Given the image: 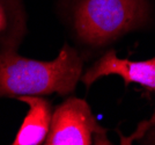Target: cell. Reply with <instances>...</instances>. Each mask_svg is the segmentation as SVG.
<instances>
[{
    "instance_id": "1",
    "label": "cell",
    "mask_w": 155,
    "mask_h": 145,
    "mask_svg": "<svg viewBox=\"0 0 155 145\" xmlns=\"http://www.w3.org/2000/svg\"><path fill=\"white\" fill-rule=\"evenodd\" d=\"M82 59L68 44H64L51 62L26 58L15 50L0 49V98L22 95L71 94L82 74Z\"/></svg>"
},
{
    "instance_id": "2",
    "label": "cell",
    "mask_w": 155,
    "mask_h": 145,
    "mask_svg": "<svg viewBox=\"0 0 155 145\" xmlns=\"http://www.w3.org/2000/svg\"><path fill=\"white\" fill-rule=\"evenodd\" d=\"M147 18L146 0H77L73 13L78 37L94 46L141 27Z\"/></svg>"
},
{
    "instance_id": "3",
    "label": "cell",
    "mask_w": 155,
    "mask_h": 145,
    "mask_svg": "<svg viewBox=\"0 0 155 145\" xmlns=\"http://www.w3.org/2000/svg\"><path fill=\"white\" fill-rule=\"evenodd\" d=\"M46 145L110 144L107 130L97 123L89 105L82 99L68 98L52 113Z\"/></svg>"
},
{
    "instance_id": "4",
    "label": "cell",
    "mask_w": 155,
    "mask_h": 145,
    "mask_svg": "<svg viewBox=\"0 0 155 145\" xmlns=\"http://www.w3.org/2000/svg\"><path fill=\"white\" fill-rule=\"evenodd\" d=\"M110 74L123 78L126 87L130 83H138L150 91H155V57L143 62H132L118 58L116 51L110 50L95 62L84 74H81L80 79L87 87H91L97 79Z\"/></svg>"
},
{
    "instance_id": "5",
    "label": "cell",
    "mask_w": 155,
    "mask_h": 145,
    "mask_svg": "<svg viewBox=\"0 0 155 145\" xmlns=\"http://www.w3.org/2000/svg\"><path fill=\"white\" fill-rule=\"evenodd\" d=\"M29 106V110L20 126L14 145H38L45 142L50 131L51 103L41 95H22L16 98Z\"/></svg>"
},
{
    "instance_id": "6",
    "label": "cell",
    "mask_w": 155,
    "mask_h": 145,
    "mask_svg": "<svg viewBox=\"0 0 155 145\" xmlns=\"http://www.w3.org/2000/svg\"><path fill=\"white\" fill-rule=\"evenodd\" d=\"M27 32L22 0H0V49L18 50Z\"/></svg>"
},
{
    "instance_id": "7",
    "label": "cell",
    "mask_w": 155,
    "mask_h": 145,
    "mask_svg": "<svg viewBox=\"0 0 155 145\" xmlns=\"http://www.w3.org/2000/svg\"><path fill=\"white\" fill-rule=\"evenodd\" d=\"M145 133H147V138L145 142L148 144H155V113L149 121L143 122L139 125L134 135H132L130 138H122V142H123V144H129L130 140H132L133 138H140Z\"/></svg>"
}]
</instances>
